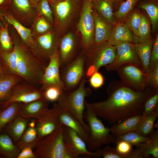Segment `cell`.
Listing matches in <instances>:
<instances>
[{
	"label": "cell",
	"instance_id": "cell-1",
	"mask_svg": "<svg viewBox=\"0 0 158 158\" xmlns=\"http://www.w3.org/2000/svg\"><path fill=\"white\" fill-rule=\"evenodd\" d=\"M105 100L85 104L98 117L113 125L141 115L146 99L156 92L149 85L143 91H135L121 81L112 80L107 89Z\"/></svg>",
	"mask_w": 158,
	"mask_h": 158
},
{
	"label": "cell",
	"instance_id": "cell-2",
	"mask_svg": "<svg viewBox=\"0 0 158 158\" xmlns=\"http://www.w3.org/2000/svg\"><path fill=\"white\" fill-rule=\"evenodd\" d=\"M13 40L18 52V75L28 83L34 85L40 84L48 63L35 56L20 39Z\"/></svg>",
	"mask_w": 158,
	"mask_h": 158
},
{
	"label": "cell",
	"instance_id": "cell-3",
	"mask_svg": "<svg viewBox=\"0 0 158 158\" xmlns=\"http://www.w3.org/2000/svg\"><path fill=\"white\" fill-rule=\"evenodd\" d=\"M84 118L89 130V137L87 143L89 151L95 152L103 145L115 143V136L110 128L106 127L98 117L85 104Z\"/></svg>",
	"mask_w": 158,
	"mask_h": 158
},
{
	"label": "cell",
	"instance_id": "cell-4",
	"mask_svg": "<svg viewBox=\"0 0 158 158\" xmlns=\"http://www.w3.org/2000/svg\"><path fill=\"white\" fill-rule=\"evenodd\" d=\"M86 81V78L85 76L76 89L70 92H64L58 101L60 102L89 133L88 126L84 118L85 98L91 93V90L85 87Z\"/></svg>",
	"mask_w": 158,
	"mask_h": 158
},
{
	"label": "cell",
	"instance_id": "cell-5",
	"mask_svg": "<svg viewBox=\"0 0 158 158\" xmlns=\"http://www.w3.org/2000/svg\"><path fill=\"white\" fill-rule=\"evenodd\" d=\"M63 125L39 140L34 151L38 158H71L63 143Z\"/></svg>",
	"mask_w": 158,
	"mask_h": 158
},
{
	"label": "cell",
	"instance_id": "cell-6",
	"mask_svg": "<svg viewBox=\"0 0 158 158\" xmlns=\"http://www.w3.org/2000/svg\"><path fill=\"white\" fill-rule=\"evenodd\" d=\"M81 0H64L50 4L53 11L55 30L59 36L67 33L78 13Z\"/></svg>",
	"mask_w": 158,
	"mask_h": 158
},
{
	"label": "cell",
	"instance_id": "cell-7",
	"mask_svg": "<svg viewBox=\"0 0 158 158\" xmlns=\"http://www.w3.org/2000/svg\"><path fill=\"white\" fill-rule=\"evenodd\" d=\"M93 0H83L77 28L81 35L82 45L86 54L94 46Z\"/></svg>",
	"mask_w": 158,
	"mask_h": 158
},
{
	"label": "cell",
	"instance_id": "cell-8",
	"mask_svg": "<svg viewBox=\"0 0 158 158\" xmlns=\"http://www.w3.org/2000/svg\"><path fill=\"white\" fill-rule=\"evenodd\" d=\"M116 71L121 81L135 91H143L149 86L148 76L141 65L126 63L119 66Z\"/></svg>",
	"mask_w": 158,
	"mask_h": 158
},
{
	"label": "cell",
	"instance_id": "cell-9",
	"mask_svg": "<svg viewBox=\"0 0 158 158\" xmlns=\"http://www.w3.org/2000/svg\"><path fill=\"white\" fill-rule=\"evenodd\" d=\"M61 68L60 77L64 91H72L78 87L85 76L86 56L80 54L68 64Z\"/></svg>",
	"mask_w": 158,
	"mask_h": 158
},
{
	"label": "cell",
	"instance_id": "cell-10",
	"mask_svg": "<svg viewBox=\"0 0 158 158\" xmlns=\"http://www.w3.org/2000/svg\"><path fill=\"white\" fill-rule=\"evenodd\" d=\"M116 54V46L111 45L107 41L94 45L85 54L86 68L92 66L98 71L101 67L112 63L115 59Z\"/></svg>",
	"mask_w": 158,
	"mask_h": 158
},
{
	"label": "cell",
	"instance_id": "cell-11",
	"mask_svg": "<svg viewBox=\"0 0 158 158\" xmlns=\"http://www.w3.org/2000/svg\"><path fill=\"white\" fill-rule=\"evenodd\" d=\"M63 136L65 148L71 158H76L80 155L99 157L97 151L94 152L89 151L86 143L78 134L64 125Z\"/></svg>",
	"mask_w": 158,
	"mask_h": 158
},
{
	"label": "cell",
	"instance_id": "cell-12",
	"mask_svg": "<svg viewBox=\"0 0 158 158\" xmlns=\"http://www.w3.org/2000/svg\"><path fill=\"white\" fill-rule=\"evenodd\" d=\"M21 82L13 87L11 96L6 101L1 103L2 108L13 102L28 103L44 98V92L37 89L34 85L26 82Z\"/></svg>",
	"mask_w": 158,
	"mask_h": 158
},
{
	"label": "cell",
	"instance_id": "cell-13",
	"mask_svg": "<svg viewBox=\"0 0 158 158\" xmlns=\"http://www.w3.org/2000/svg\"><path fill=\"white\" fill-rule=\"evenodd\" d=\"M59 56V49L49 57L40 83L42 87L40 90L43 91L48 87L56 86L60 87L64 91L60 77Z\"/></svg>",
	"mask_w": 158,
	"mask_h": 158
},
{
	"label": "cell",
	"instance_id": "cell-14",
	"mask_svg": "<svg viewBox=\"0 0 158 158\" xmlns=\"http://www.w3.org/2000/svg\"><path fill=\"white\" fill-rule=\"evenodd\" d=\"M36 119L39 140L53 132L63 125L59 122L53 106L51 108L46 109Z\"/></svg>",
	"mask_w": 158,
	"mask_h": 158
},
{
	"label": "cell",
	"instance_id": "cell-15",
	"mask_svg": "<svg viewBox=\"0 0 158 158\" xmlns=\"http://www.w3.org/2000/svg\"><path fill=\"white\" fill-rule=\"evenodd\" d=\"M115 46L116 54L114 60L111 63L105 66L107 71H116L120 65L128 63L141 66L140 60L135 51L133 44L124 42Z\"/></svg>",
	"mask_w": 158,
	"mask_h": 158
},
{
	"label": "cell",
	"instance_id": "cell-16",
	"mask_svg": "<svg viewBox=\"0 0 158 158\" xmlns=\"http://www.w3.org/2000/svg\"><path fill=\"white\" fill-rule=\"evenodd\" d=\"M56 30L53 28L48 32L34 37L39 54L46 61L59 50L60 38Z\"/></svg>",
	"mask_w": 158,
	"mask_h": 158
},
{
	"label": "cell",
	"instance_id": "cell-17",
	"mask_svg": "<svg viewBox=\"0 0 158 158\" xmlns=\"http://www.w3.org/2000/svg\"><path fill=\"white\" fill-rule=\"evenodd\" d=\"M3 17L8 24L11 25L15 29L20 39L27 48L36 57L42 61L40 57L31 29L23 25L10 13L6 10Z\"/></svg>",
	"mask_w": 158,
	"mask_h": 158
},
{
	"label": "cell",
	"instance_id": "cell-18",
	"mask_svg": "<svg viewBox=\"0 0 158 158\" xmlns=\"http://www.w3.org/2000/svg\"><path fill=\"white\" fill-rule=\"evenodd\" d=\"M78 47L77 39L72 32H67L60 38L59 49L60 68L68 65L76 57Z\"/></svg>",
	"mask_w": 158,
	"mask_h": 158
},
{
	"label": "cell",
	"instance_id": "cell-19",
	"mask_svg": "<svg viewBox=\"0 0 158 158\" xmlns=\"http://www.w3.org/2000/svg\"><path fill=\"white\" fill-rule=\"evenodd\" d=\"M56 111L60 123L75 131L87 143L89 133L59 101L53 105Z\"/></svg>",
	"mask_w": 158,
	"mask_h": 158
},
{
	"label": "cell",
	"instance_id": "cell-20",
	"mask_svg": "<svg viewBox=\"0 0 158 158\" xmlns=\"http://www.w3.org/2000/svg\"><path fill=\"white\" fill-rule=\"evenodd\" d=\"M12 0V11L10 13L24 26L32 25L37 14L35 6L29 0Z\"/></svg>",
	"mask_w": 158,
	"mask_h": 158
},
{
	"label": "cell",
	"instance_id": "cell-21",
	"mask_svg": "<svg viewBox=\"0 0 158 158\" xmlns=\"http://www.w3.org/2000/svg\"><path fill=\"white\" fill-rule=\"evenodd\" d=\"M107 42L111 45L116 46L124 42L134 44L141 42L135 35L124 21L118 22L113 26Z\"/></svg>",
	"mask_w": 158,
	"mask_h": 158
},
{
	"label": "cell",
	"instance_id": "cell-22",
	"mask_svg": "<svg viewBox=\"0 0 158 158\" xmlns=\"http://www.w3.org/2000/svg\"><path fill=\"white\" fill-rule=\"evenodd\" d=\"M94 22V45L97 46L107 41L113 26L101 16L93 8Z\"/></svg>",
	"mask_w": 158,
	"mask_h": 158
},
{
	"label": "cell",
	"instance_id": "cell-23",
	"mask_svg": "<svg viewBox=\"0 0 158 158\" xmlns=\"http://www.w3.org/2000/svg\"><path fill=\"white\" fill-rule=\"evenodd\" d=\"M49 103L44 98L23 103L18 114L28 119L36 118L49 108Z\"/></svg>",
	"mask_w": 158,
	"mask_h": 158
},
{
	"label": "cell",
	"instance_id": "cell-24",
	"mask_svg": "<svg viewBox=\"0 0 158 158\" xmlns=\"http://www.w3.org/2000/svg\"><path fill=\"white\" fill-rule=\"evenodd\" d=\"M23 79L16 74L5 73L0 77V102L2 103L10 97L14 86Z\"/></svg>",
	"mask_w": 158,
	"mask_h": 158
},
{
	"label": "cell",
	"instance_id": "cell-25",
	"mask_svg": "<svg viewBox=\"0 0 158 158\" xmlns=\"http://www.w3.org/2000/svg\"><path fill=\"white\" fill-rule=\"evenodd\" d=\"M154 41L150 39L145 42H140L133 44L135 51L140 60L141 66L147 74L149 71Z\"/></svg>",
	"mask_w": 158,
	"mask_h": 158
},
{
	"label": "cell",
	"instance_id": "cell-26",
	"mask_svg": "<svg viewBox=\"0 0 158 158\" xmlns=\"http://www.w3.org/2000/svg\"><path fill=\"white\" fill-rule=\"evenodd\" d=\"M29 120L18 114L5 128L6 133L11 137L16 144L26 130Z\"/></svg>",
	"mask_w": 158,
	"mask_h": 158
},
{
	"label": "cell",
	"instance_id": "cell-27",
	"mask_svg": "<svg viewBox=\"0 0 158 158\" xmlns=\"http://www.w3.org/2000/svg\"><path fill=\"white\" fill-rule=\"evenodd\" d=\"M38 140L35 118L30 121L29 120L26 130L16 144L20 150L28 147H30L33 149L35 147Z\"/></svg>",
	"mask_w": 158,
	"mask_h": 158
},
{
	"label": "cell",
	"instance_id": "cell-28",
	"mask_svg": "<svg viewBox=\"0 0 158 158\" xmlns=\"http://www.w3.org/2000/svg\"><path fill=\"white\" fill-rule=\"evenodd\" d=\"M112 0H93L94 8L107 22L113 26L117 23L113 12Z\"/></svg>",
	"mask_w": 158,
	"mask_h": 158
},
{
	"label": "cell",
	"instance_id": "cell-29",
	"mask_svg": "<svg viewBox=\"0 0 158 158\" xmlns=\"http://www.w3.org/2000/svg\"><path fill=\"white\" fill-rule=\"evenodd\" d=\"M141 115L128 118L118 123L113 125L110 128L111 133L115 136L121 135L130 132L136 131Z\"/></svg>",
	"mask_w": 158,
	"mask_h": 158
},
{
	"label": "cell",
	"instance_id": "cell-30",
	"mask_svg": "<svg viewBox=\"0 0 158 158\" xmlns=\"http://www.w3.org/2000/svg\"><path fill=\"white\" fill-rule=\"evenodd\" d=\"M20 151L7 134L6 133L0 134V157L17 158Z\"/></svg>",
	"mask_w": 158,
	"mask_h": 158
},
{
	"label": "cell",
	"instance_id": "cell-31",
	"mask_svg": "<svg viewBox=\"0 0 158 158\" xmlns=\"http://www.w3.org/2000/svg\"><path fill=\"white\" fill-rule=\"evenodd\" d=\"M23 104L13 102L0 110V132L18 114Z\"/></svg>",
	"mask_w": 158,
	"mask_h": 158
},
{
	"label": "cell",
	"instance_id": "cell-32",
	"mask_svg": "<svg viewBox=\"0 0 158 158\" xmlns=\"http://www.w3.org/2000/svg\"><path fill=\"white\" fill-rule=\"evenodd\" d=\"M18 56L17 49L14 44L12 51L6 52H1L0 59L6 73L18 75L17 71Z\"/></svg>",
	"mask_w": 158,
	"mask_h": 158
},
{
	"label": "cell",
	"instance_id": "cell-33",
	"mask_svg": "<svg viewBox=\"0 0 158 158\" xmlns=\"http://www.w3.org/2000/svg\"><path fill=\"white\" fill-rule=\"evenodd\" d=\"M158 116V107L151 114L139 122L136 131L143 136L150 137L154 131V124Z\"/></svg>",
	"mask_w": 158,
	"mask_h": 158
},
{
	"label": "cell",
	"instance_id": "cell-34",
	"mask_svg": "<svg viewBox=\"0 0 158 158\" xmlns=\"http://www.w3.org/2000/svg\"><path fill=\"white\" fill-rule=\"evenodd\" d=\"M147 142L141 144L143 152V158L152 155L155 158H158V130L154 131Z\"/></svg>",
	"mask_w": 158,
	"mask_h": 158
},
{
	"label": "cell",
	"instance_id": "cell-35",
	"mask_svg": "<svg viewBox=\"0 0 158 158\" xmlns=\"http://www.w3.org/2000/svg\"><path fill=\"white\" fill-rule=\"evenodd\" d=\"M30 29L34 37L44 34L52 29L53 25L42 16L37 14Z\"/></svg>",
	"mask_w": 158,
	"mask_h": 158
},
{
	"label": "cell",
	"instance_id": "cell-36",
	"mask_svg": "<svg viewBox=\"0 0 158 158\" xmlns=\"http://www.w3.org/2000/svg\"><path fill=\"white\" fill-rule=\"evenodd\" d=\"M8 23L0 27V48L2 52H6L12 51L14 43L8 31Z\"/></svg>",
	"mask_w": 158,
	"mask_h": 158
},
{
	"label": "cell",
	"instance_id": "cell-37",
	"mask_svg": "<svg viewBox=\"0 0 158 158\" xmlns=\"http://www.w3.org/2000/svg\"><path fill=\"white\" fill-rule=\"evenodd\" d=\"M150 139V137H144L135 131H132L121 135L115 136V143L118 141L124 140L129 143L133 146H136L141 143L147 142Z\"/></svg>",
	"mask_w": 158,
	"mask_h": 158
},
{
	"label": "cell",
	"instance_id": "cell-38",
	"mask_svg": "<svg viewBox=\"0 0 158 158\" xmlns=\"http://www.w3.org/2000/svg\"><path fill=\"white\" fill-rule=\"evenodd\" d=\"M139 0H126L123 2L118 10L114 13L117 21H124L129 13Z\"/></svg>",
	"mask_w": 158,
	"mask_h": 158
},
{
	"label": "cell",
	"instance_id": "cell-39",
	"mask_svg": "<svg viewBox=\"0 0 158 158\" xmlns=\"http://www.w3.org/2000/svg\"><path fill=\"white\" fill-rule=\"evenodd\" d=\"M140 7L145 10L148 15L151 22L152 30L155 32L157 29L158 25V6L152 2L141 4Z\"/></svg>",
	"mask_w": 158,
	"mask_h": 158
},
{
	"label": "cell",
	"instance_id": "cell-40",
	"mask_svg": "<svg viewBox=\"0 0 158 158\" xmlns=\"http://www.w3.org/2000/svg\"><path fill=\"white\" fill-rule=\"evenodd\" d=\"M36 7L37 14L43 17L54 25L53 13L48 1L47 0H40Z\"/></svg>",
	"mask_w": 158,
	"mask_h": 158
},
{
	"label": "cell",
	"instance_id": "cell-41",
	"mask_svg": "<svg viewBox=\"0 0 158 158\" xmlns=\"http://www.w3.org/2000/svg\"><path fill=\"white\" fill-rule=\"evenodd\" d=\"M158 92H156L145 102L139 122L151 114L158 107Z\"/></svg>",
	"mask_w": 158,
	"mask_h": 158
},
{
	"label": "cell",
	"instance_id": "cell-42",
	"mask_svg": "<svg viewBox=\"0 0 158 158\" xmlns=\"http://www.w3.org/2000/svg\"><path fill=\"white\" fill-rule=\"evenodd\" d=\"M142 18V15L138 9H136L127 18L126 22L133 34L137 37Z\"/></svg>",
	"mask_w": 158,
	"mask_h": 158
},
{
	"label": "cell",
	"instance_id": "cell-43",
	"mask_svg": "<svg viewBox=\"0 0 158 158\" xmlns=\"http://www.w3.org/2000/svg\"><path fill=\"white\" fill-rule=\"evenodd\" d=\"M44 98L49 102H57L64 92L60 87L56 86L47 87L43 91Z\"/></svg>",
	"mask_w": 158,
	"mask_h": 158
},
{
	"label": "cell",
	"instance_id": "cell-44",
	"mask_svg": "<svg viewBox=\"0 0 158 158\" xmlns=\"http://www.w3.org/2000/svg\"><path fill=\"white\" fill-rule=\"evenodd\" d=\"M150 26L149 20L142 15L141 23L138 28L137 37L141 42H145L151 39Z\"/></svg>",
	"mask_w": 158,
	"mask_h": 158
},
{
	"label": "cell",
	"instance_id": "cell-45",
	"mask_svg": "<svg viewBox=\"0 0 158 158\" xmlns=\"http://www.w3.org/2000/svg\"><path fill=\"white\" fill-rule=\"evenodd\" d=\"M99 157L103 158H123V157L119 153L116 148L107 145L103 149H100L97 150Z\"/></svg>",
	"mask_w": 158,
	"mask_h": 158
},
{
	"label": "cell",
	"instance_id": "cell-46",
	"mask_svg": "<svg viewBox=\"0 0 158 158\" xmlns=\"http://www.w3.org/2000/svg\"><path fill=\"white\" fill-rule=\"evenodd\" d=\"M149 85L155 91L158 92V63L149 69L147 74Z\"/></svg>",
	"mask_w": 158,
	"mask_h": 158
},
{
	"label": "cell",
	"instance_id": "cell-47",
	"mask_svg": "<svg viewBox=\"0 0 158 158\" xmlns=\"http://www.w3.org/2000/svg\"><path fill=\"white\" fill-rule=\"evenodd\" d=\"M104 80L102 74L97 71L89 78V82L91 87L97 89L99 88L103 85Z\"/></svg>",
	"mask_w": 158,
	"mask_h": 158
},
{
	"label": "cell",
	"instance_id": "cell-48",
	"mask_svg": "<svg viewBox=\"0 0 158 158\" xmlns=\"http://www.w3.org/2000/svg\"><path fill=\"white\" fill-rule=\"evenodd\" d=\"M115 143L116 144L115 148L116 151L123 156V158H126V155L133 150V146L125 141L120 140Z\"/></svg>",
	"mask_w": 158,
	"mask_h": 158
},
{
	"label": "cell",
	"instance_id": "cell-49",
	"mask_svg": "<svg viewBox=\"0 0 158 158\" xmlns=\"http://www.w3.org/2000/svg\"><path fill=\"white\" fill-rule=\"evenodd\" d=\"M158 63V35L154 40L151 50L149 69Z\"/></svg>",
	"mask_w": 158,
	"mask_h": 158
},
{
	"label": "cell",
	"instance_id": "cell-50",
	"mask_svg": "<svg viewBox=\"0 0 158 158\" xmlns=\"http://www.w3.org/2000/svg\"><path fill=\"white\" fill-rule=\"evenodd\" d=\"M32 149L30 147L23 148L20 150L17 158H37Z\"/></svg>",
	"mask_w": 158,
	"mask_h": 158
},
{
	"label": "cell",
	"instance_id": "cell-51",
	"mask_svg": "<svg viewBox=\"0 0 158 158\" xmlns=\"http://www.w3.org/2000/svg\"><path fill=\"white\" fill-rule=\"evenodd\" d=\"M5 73H6L4 66L0 59V77Z\"/></svg>",
	"mask_w": 158,
	"mask_h": 158
},
{
	"label": "cell",
	"instance_id": "cell-52",
	"mask_svg": "<svg viewBox=\"0 0 158 158\" xmlns=\"http://www.w3.org/2000/svg\"><path fill=\"white\" fill-rule=\"evenodd\" d=\"M6 10V8L4 6L0 7V27L2 25L1 22V18L3 16V13Z\"/></svg>",
	"mask_w": 158,
	"mask_h": 158
},
{
	"label": "cell",
	"instance_id": "cell-53",
	"mask_svg": "<svg viewBox=\"0 0 158 158\" xmlns=\"http://www.w3.org/2000/svg\"><path fill=\"white\" fill-rule=\"evenodd\" d=\"M30 2L35 7L36 6L40 0H29Z\"/></svg>",
	"mask_w": 158,
	"mask_h": 158
},
{
	"label": "cell",
	"instance_id": "cell-54",
	"mask_svg": "<svg viewBox=\"0 0 158 158\" xmlns=\"http://www.w3.org/2000/svg\"><path fill=\"white\" fill-rule=\"evenodd\" d=\"M8 0H0V7L4 6L6 4Z\"/></svg>",
	"mask_w": 158,
	"mask_h": 158
},
{
	"label": "cell",
	"instance_id": "cell-55",
	"mask_svg": "<svg viewBox=\"0 0 158 158\" xmlns=\"http://www.w3.org/2000/svg\"><path fill=\"white\" fill-rule=\"evenodd\" d=\"M63 0H53L52 2L50 4L59 2L61 1H62Z\"/></svg>",
	"mask_w": 158,
	"mask_h": 158
},
{
	"label": "cell",
	"instance_id": "cell-56",
	"mask_svg": "<svg viewBox=\"0 0 158 158\" xmlns=\"http://www.w3.org/2000/svg\"><path fill=\"white\" fill-rule=\"evenodd\" d=\"M113 1H114L116 2H121L123 0H112Z\"/></svg>",
	"mask_w": 158,
	"mask_h": 158
},
{
	"label": "cell",
	"instance_id": "cell-57",
	"mask_svg": "<svg viewBox=\"0 0 158 158\" xmlns=\"http://www.w3.org/2000/svg\"><path fill=\"white\" fill-rule=\"evenodd\" d=\"M47 0L49 2V4L51 3L53 1V0Z\"/></svg>",
	"mask_w": 158,
	"mask_h": 158
},
{
	"label": "cell",
	"instance_id": "cell-58",
	"mask_svg": "<svg viewBox=\"0 0 158 158\" xmlns=\"http://www.w3.org/2000/svg\"><path fill=\"white\" fill-rule=\"evenodd\" d=\"M1 52H2L1 51V49L0 48V55H1Z\"/></svg>",
	"mask_w": 158,
	"mask_h": 158
},
{
	"label": "cell",
	"instance_id": "cell-59",
	"mask_svg": "<svg viewBox=\"0 0 158 158\" xmlns=\"http://www.w3.org/2000/svg\"><path fill=\"white\" fill-rule=\"evenodd\" d=\"M1 106H2L1 104L0 103V108Z\"/></svg>",
	"mask_w": 158,
	"mask_h": 158
},
{
	"label": "cell",
	"instance_id": "cell-60",
	"mask_svg": "<svg viewBox=\"0 0 158 158\" xmlns=\"http://www.w3.org/2000/svg\"><path fill=\"white\" fill-rule=\"evenodd\" d=\"M1 158V157H0V158Z\"/></svg>",
	"mask_w": 158,
	"mask_h": 158
}]
</instances>
